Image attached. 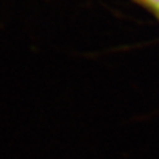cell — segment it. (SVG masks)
I'll return each mask as SVG.
<instances>
[{"mask_svg":"<svg viewBox=\"0 0 159 159\" xmlns=\"http://www.w3.org/2000/svg\"><path fill=\"white\" fill-rule=\"evenodd\" d=\"M137 1H140L144 5L151 7V8L159 16V0H137Z\"/></svg>","mask_w":159,"mask_h":159,"instance_id":"obj_1","label":"cell"}]
</instances>
